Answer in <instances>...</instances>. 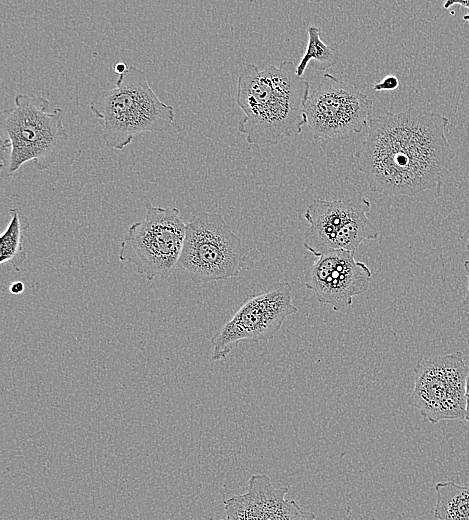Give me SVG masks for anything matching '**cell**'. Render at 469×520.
<instances>
[{
  "instance_id": "6da1fadb",
  "label": "cell",
  "mask_w": 469,
  "mask_h": 520,
  "mask_svg": "<svg viewBox=\"0 0 469 520\" xmlns=\"http://www.w3.org/2000/svg\"><path fill=\"white\" fill-rule=\"evenodd\" d=\"M449 119L435 112L408 108L371 118L355 168L371 191L414 196L440 187L455 152L445 129Z\"/></svg>"
},
{
  "instance_id": "7a4b0ae2",
  "label": "cell",
  "mask_w": 469,
  "mask_h": 520,
  "mask_svg": "<svg viewBox=\"0 0 469 520\" xmlns=\"http://www.w3.org/2000/svg\"><path fill=\"white\" fill-rule=\"evenodd\" d=\"M310 82L296 74L293 61L260 70L247 64L238 76L236 103L245 116L238 130L250 145H276L307 125L305 107Z\"/></svg>"
},
{
  "instance_id": "3957f363",
  "label": "cell",
  "mask_w": 469,
  "mask_h": 520,
  "mask_svg": "<svg viewBox=\"0 0 469 520\" xmlns=\"http://www.w3.org/2000/svg\"><path fill=\"white\" fill-rule=\"evenodd\" d=\"M13 107L0 113L2 175L11 176L32 161L36 169L52 167L69 141L60 107L48 111L41 95L18 94Z\"/></svg>"
},
{
  "instance_id": "277c9868",
  "label": "cell",
  "mask_w": 469,
  "mask_h": 520,
  "mask_svg": "<svg viewBox=\"0 0 469 520\" xmlns=\"http://www.w3.org/2000/svg\"><path fill=\"white\" fill-rule=\"evenodd\" d=\"M89 109L103 121L105 146L113 150L124 149L143 133L167 131L175 119L174 108L158 98L146 73L135 66L118 75L113 88L98 92Z\"/></svg>"
},
{
  "instance_id": "5b68a950",
  "label": "cell",
  "mask_w": 469,
  "mask_h": 520,
  "mask_svg": "<svg viewBox=\"0 0 469 520\" xmlns=\"http://www.w3.org/2000/svg\"><path fill=\"white\" fill-rule=\"evenodd\" d=\"M245 257L242 240L219 213L201 212L186 223L178 267L195 284L237 277Z\"/></svg>"
},
{
  "instance_id": "8992f818",
  "label": "cell",
  "mask_w": 469,
  "mask_h": 520,
  "mask_svg": "<svg viewBox=\"0 0 469 520\" xmlns=\"http://www.w3.org/2000/svg\"><path fill=\"white\" fill-rule=\"evenodd\" d=\"M145 217L133 223L120 244L119 260L136 267L147 280L168 278L178 267L185 234L178 208L146 203Z\"/></svg>"
},
{
  "instance_id": "52a82bcc",
  "label": "cell",
  "mask_w": 469,
  "mask_h": 520,
  "mask_svg": "<svg viewBox=\"0 0 469 520\" xmlns=\"http://www.w3.org/2000/svg\"><path fill=\"white\" fill-rule=\"evenodd\" d=\"M468 372L460 351L421 359L414 368V388L408 404L432 424L465 420Z\"/></svg>"
},
{
  "instance_id": "ba28073f",
  "label": "cell",
  "mask_w": 469,
  "mask_h": 520,
  "mask_svg": "<svg viewBox=\"0 0 469 520\" xmlns=\"http://www.w3.org/2000/svg\"><path fill=\"white\" fill-rule=\"evenodd\" d=\"M298 312L292 303V288L287 281H277L253 295L210 339L211 360L221 361L241 341L267 342L281 329L285 319Z\"/></svg>"
},
{
  "instance_id": "9c48e42d",
  "label": "cell",
  "mask_w": 469,
  "mask_h": 520,
  "mask_svg": "<svg viewBox=\"0 0 469 520\" xmlns=\"http://www.w3.org/2000/svg\"><path fill=\"white\" fill-rule=\"evenodd\" d=\"M372 109V99L357 86L325 73L309 94L306 126L316 140L349 137L369 126Z\"/></svg>"
},
{
  "instance_id": "30bf717a",
  "label": "cell",
  "mask_w": 469,
  "mask_h": 520,
  "mask_svg": "<svg viewBox=\"0 0 469 520\" xmlns=\"http://www.w3.org/2000/svg\"><path fill=\"white\" fill-rule=\"evenodd\" d=\"M344 250H333L320 257L305 275V287L312 290L321 304L338 312L349 307L355 296L370 286V268Z\"/></svg>"
},
{
  "instance_id": "8fae6325",
  "label": "cell",
  "mask_w": 469,
  "mask_h": 520,
  "mask_svg": "<svg viewBox=\"0 0 469 520\" xmlns=\"http://www.w3.org/2000/svg\"><path fill=\"white\" fill-rule=\"evenodd\" d=\"M288 486L275 488L265 474H254L247 492L224 501L227 520H318L295 500L286 498Z\"/></svg>"
},
{
  "instance_id": "7c38bea8",
  "label": "cell",
  "mask_w": 469,
  "mask_h": 520,
  "mask_svg": "<svg viewBox=\"0 0 469 520\" xmlns=\"http://www.w3.org/2000/svg\"><path fill=\"white\" fill-rule=\"evenodd\" d=\"M370 208V200L363 195L336 200L315 199L304 212L309 223L304 234V248L317 257L336 250L339 229L354 215Z\"/></svg>"
},
{
  "instance_id": "4fadbf2b",
  "label": "cell",
  "mask_w": 469,
  "mask_h": 520,
  "mask_svg": "<svg viewBox=\"0 0 469 520\" xmlns=\"http://www.w3.org/2000/svg\"><path fill=\"white\" fill-rule=\"evenodd\" d=\"M435 491L433 513L436 520H469V485L438 482Z\"/></svg>"
},
{
  "instance_id": "5bb4252c",
  "label": "cell",
  "mask_w": 469,
  "mask_h": 520,
  "mask_svg": "<svg viewBox=\"0 0 469 520\" xmlns=\"http://www.w3.org/2000/svg\"><path fill=\"white\" fill-rule=\"evenodd\" d=\"M10 222L0 237V264H9L19 271L27 254L23 249V232L30 227V222L20 210L11 208Z\"/></svg>"
},
{
  "instance_id": "9a60e30c",
  "label": "cell",
  "mask_w": 469,
  "mask_h": 520,
  "mask_svg": "<svg viewBox=\"0 0 469 520\" xmlns=\"http://www.w3.org/2000/svg\"><path fill=\"white\" fill-rule=\"evenodd\" d=\"M308 43L304 55L296 66V74L302 78L306 67L310 64L318 71H326L340 61V51L337 43L325 44L321 39V29L309 26Z\"/></svg>"
},
{
  "instance_id": "2e32d148",
  "label": "cell",
  "mask_w": 469,
  "mask_h": 520,
  "mask_svg": "<svg viewBox=\"0 0 469 520\" xmlns=\"http://www.w3.org/2000/svg\"><path fill=\"white\" fill-rule=\"evenodd\" d=\"M367 212L357 213L339 229L335 239L336 250L355 254L363 241L378 238V229L367 217Z\"/></svg>"
},
{
  "instance_id": "e0dca14e",
  "label": "cell",
  "mask_w": 469,
  "mask_h": 520,
  "mask_svg": "<svg viewBox=\"0 0 469 520\" xmlns=\"http://www.w3.org/2000/svg\"><path fill=\"white\" fill-rule=\"evenodd\" d=\"M399 87V80L394 75H387L381 82L373 85L374 91H392Z\"/></svg>"
},
{
  "instance_id": "ac0fdd59",
  "label": "cell",
  "mask_w": 469,
  "mask_h": 520,
  "mask_svg": "<svg viewBox=\"0 0 469 520\" xmlns=\"http://www.w3.org/2000/svg\"><path fill=\"white\" fill-rule=\"evenodd\" d=\"M24 289H25V285L22 281H15L9 287L10 293L15 294V295L22 293L24 291Z\"/></svg>"
},
{
  "instance_id": "d6986e66",
  "label": "cell",
  "mask_w": 469,
  "mask_h": 520,
  "mask_svg": "<svg viewBox=\"0 0 469 520\" xmlns=\"http://www.w3.org/2000/svg\"><path fill=\"white\" fill-rule=\"evenodd\" d=\"M464 268L467 275V290L462 304L469 305V259L464 261Z\"/></svg>"
},
{
  "instance_id": "ffe728a7",
  "label": "cell",
  "mask_w": 469,
  "mask_h": 520,
  "mask_svg": "<svg viewBox=\"0 0 469 520\" xmlns=\"http://www.w3.org/2000/svg\"><path fill=\"white\" fill-rule=\"evenodd\" d=\"M454 5H459V6H462L466 9L469 10V0L468 1H452V0H448L444 3L443 7L445 9H449L451 8L452 6Z\"/></svg>"
},
{
  "instance_id": "44dd1931",
  "label": "cell",
  "mask_w": 469,
  "mask_h": 520,
  "mask_svg": "<svg viewBox=\"0 0 469 520\" xmlns=\"http://www.w3.org/2000/svg\"><path fill=\"white\" fill-rule=\"evenodd\" d=\"M465 420L469 424V372L466 383V408H465Z\"/></svg>"
},
{
  "instance_id": "7402d4cb",
  "label": "cell",
  "mask_w": 469,
  "mask_h": 520,
  "mask_svg": "<svg viewBox=\"0 0 469 520\" xmlns=\"http://www.w3.org/2000/svg\"><path fill=\"white\" fill-rule=\"evenodd\" d=\"M115 72L120 75L122 73H124L128 67L126 66V64L124 62H117L116 65H115Z\"/></svg>"
},
{
  "instance_id": "603a6c76",
  "label": "cell",
  "mask_w": 469,
  "mask_h": 520,
  "mask_svg": "<svg viewBox=\"0 0 469 520\" xmlns=\"http://www.w3.org/2000/svg\"><path fill=\"white\" fill-rule=\"evenodd\" d=\"M468 234L467 240H466V249L469 250V229L466 231Z\"/></svg>"
},
{
  "instance_id": "cb8c5ba5",
  "label": "cell",
  "mask_w": 469,
  "mask_h": 520,
  "mask_svg": "<svg viewBox=\"0 0 469 520\" xmlns=\"http://www.w3.org/2000/svg\"><path fill=\"white\" fill-rule=\"evenodd\" d=\"M464 21H469V13L463 16Z\"/></svg>"
},
{
  "instance_id": "d4e9b609",
  "label": "cell",
  "mask_w": 469,
  "mask_h": 520,
  "mask_svg": "<svg viewBox=\"0 0 469 520\" xmlns=\"http://www.w3.org/2000/svg\"><path fill=\"white\" fill-rule=\"evenodd\" d=\"M221 520H227V519H221Z\"/></svg>"
}]
</instances>
